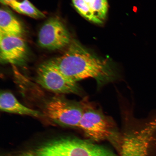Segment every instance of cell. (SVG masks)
I'll list each match as a JSON object with an SVG mask.
<instances>
[{"label": "cell", "mask_w": 156, "mask_h": 156, "mask_svg": "<svg viewBox=\"0 0 156 156\" xmlns=\"http://www.w3.org/2000/svg\"><path fill=\"white\" fill-rule=\"evenodd\" d=\"M50 61L66 77L76 83L91 78L101 87L115 81L118 76L108 60L94 55L75 41L70 44L63 55Z\"/></svg>", "instance_id": "obj_1"}, {"label": "cell", "mask_w": 156, "mask_h": 156, "mask_svg": "<svg viewBox=\"0 0 156 156\" xmlns=\"http://www.w3.org/2000/svg\"><path fill=\"white\" fill-rule=\"evenodd\" d=\"M36 156H116L102 146L76 138L49 142L37 150Z\"/></svg>", "instance_id": "obj_2"}, {"label": "cell", "mask_w": 156, "mask_h": 156, "mask_svg": "<svg viewBox=\"0 0 156 156\" xmlns=\"http://www.w3.org/2000/svg\"><path fill=\"white\" fill-rule=\"evenodd\" d=\"M83 110V103L56 96L46 103L44 115L51 121L60 125L79 127Z\"/></svg>", "instance_id": "obj_3"}, {"label": "cell", "mask_w": 156, "mask_h": 156, "mask_svg": "<svg viewBox=\"0 0 156 156\" xmlns=\"http://www.w3.org/2000/svg\"><path fill=\"white\" fill-rule=\"evenodd\" d=\"M112 119L101 110L84 103V110L79 127L87 135L95 141L107 139L114 134Z\"/></svg>", "instance_id": "obj_4"}, {"label": "cell", "mask_w": 156, "mask_h": 156, "mask_svg": "<svg viewBox=\"0 0 156 156\" xmlns=\"http://www.w3.org/2000/svg\"><path fill=\"white\" fill-rule=\"evenodd\" d=\"M156 134V119L138 129L125 134L120 156H148L149 148Z\"/></svg>", "instance_id": "obj_5"}, {"label": "cell", "mask_w": 156, "mask_h": 156, "mask_svg": "<svg viewBox=\"0 0 156 156\" xmlns=\"http://www.w3.org/2000/svg\"><path fill=\"white\" fill-rule=\"evenodd\" d=\"M36 81L44 88L56 93L78 94L80 91L77 83L66 77L50 60L38 67Z\"/></svg>", "instance_id": "obj_6"}, {"label": "cell", "mask_w": 156, "mask_h": 156, "mask_svg": "<svg viewBox=\"0 0 156 156\" xmlns=\"http://www.w3.org/2000/svg\"><path fill=\"white\" fill-rule=\"evenodd\" d=\"M70 41L69 33L63 23L57 19L49 20L39 33V44L48 50L60 49L68 45Z\"/></svg>", "instance_id": "obj_7"}, {"label": "cell", "mask_w": 156, "mask_h": 156, "mask_svg": "<svg viewBox=\"0 0 156 156\" xmlns=\"http://www.w3.org/2000/svg\"><path fill=\"white\" fill-rule=\"evenodd\" d=\"M0 48L2 63L21 65L26 60L27 47L21 37L1 36Z\"/></svg>", "instance_id": "obj_8"}, {"label": "cell", "mask_w": 156, "mask_h": 156, "mask_svg": "<svg viewBox=\"0 0 156 156\" xmlns=\"http://www.w3.org/2000/svg\"><path fill=\"white\" fill-rule=\"evenodd\" d=\"M0 108L3 112L35 117L44 116L41 113L28 108L21 104L12 93L8 91L1 92Z\"/></svg>", "instance_id": "obj_9"}, {"label": "cell", "mask_w": 156, "mask_h": 156, "mask_svg": "<svg viewBox=\"0 0 156 156\" xmlns=\"http://www.w3.org/2000/svg\"><path fill=\"white\" fill-rule=\"evenodd\" d=\"M23 33L22 25L7 10L0 11V35L21 37Z\"/></svg>", "instance_id": "obj_10"}, {"label": "cell", "mask_w": 156, "mask_h": 156, "mask_svg": "<svg viewBox=\"0 0 156 156\" xmlns=\"http://www.w3.org/2000/svg\"><path fill=\"white\" fill-rule=\"evenodd\" d=\"M17 12L26 15L35 19L44 18V15L39 10L28 0L20 1L14 0L9 3L8 5Z\"/></svg>", "instance_id": "obj_11"}, {"label": "cell", "mask_w": 156, "mask_h": 156, "mask_svg": "<svg viewBox=\"0 0 156 156\" xmlns=\"http://www.w3.org/2000/svg\"><path fill=\"white\" fill-rule=\"evenodd\" d=\"M13 1L14 0H1V2L4 5H8L9 3Z\"/></svg>", "instance_id": "obj_12"}]
</instances>
